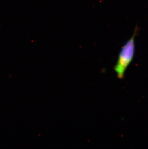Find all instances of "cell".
I'll return each instance as SVG.
<instances>
[{
	"mask_svg": "<svg viewBox=\"0 0 148 149\" xmlns=\"http://www.w3.org/2000/svg\"><path fill=\"white\" fill-rule=\"evenodd\" d=\"M138 29L136 27L132 36L125 43L120 50L118 61L113 68L117 77L119 79L124 78L126 70L133 61L135 52V37Z\"/></svg>",
	"mask_w": 148,
	"mask_h": 149,
	"instance_id": "1",
	"label": "cell"
}]
</instances>
